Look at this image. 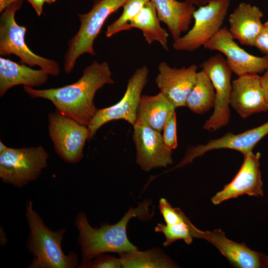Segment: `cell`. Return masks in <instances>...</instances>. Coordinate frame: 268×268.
<instances>
[{
  "label": "cell",
  "instance_id": "6da1fadb",
  "mask_svg": "<svg viewBox=\"0 0 268 268\" xmlns=\"http://www.w3.org/2000/svg\"><path fill=\"white\" fill-rule=\"evenodd\" d=\"M114 83L108 64L94 61L73 83L44 89L23 86V89L33 98L50 101L58 111L87 126L98 109L94 103L96 92L105 85Z\"/></svg>",
  "mask_w": 268,
  "mask_h": 268
},
{
  "label": "cell",
  "instance_id": "7a4b0ae2",
  "mask_svg": "<svg viewBox=\"0 0 268 268\" xmlns=\"http://www.w3.org/2000/svg\"><path fill=\"white\" fill-rule=\"evenodd\" d=\"M151 202L146 200L136 208H131L122 219L111 225L104 223L98 228L92 227L86 214L79 212L75 219V225L79 231L78 243L81 247L83 263L90 261L96 256L106 253L118 254L137 249L129 240L127 227L133 217L147 220L153 213L148 212Z\"/></svg>",
  "mask_w": 268,
  "mask_h": 268
},
{
  "label": "cell",
  "instance_id": "3957f363",
  "mask_svg": "<svg viewBox=\"0 0 268 268\" xmlns=\"http://www.w3.org/2000/svg\"><path fill=\"white\" fill-rule=\"evenodd\" d=\"M26 217L29 228L26 246L33 255L30 268H74L78 267V256L65 254L62 242L65 229L54 231L44 223L33 209L31 201L26 204Z\"/></svg>",
  "mask_w": 268,
  "mask_h": 268
},
{
  "label": "cell",
  "instance_id": "277c9868",
  "mask_svg": "<svg viewBox=\"0 0 268 268\" xmlns=\"http://www.w3.org/2000/svg\"><path fill=\"white\" fill-rule=\"evenodd\" d=\"M128 0H96L91 9L78 14L80 26L77 32L69 41L64 57L66 73H70L75 62L84 54L96 55L94 42L107 19L123 6Z\"/></svg>",
  "mask_w": 268,
  "mask_h": 268
},
{
  "label": "cell",
  "instance_id": "5b68a950",
  "mask_svg": "<svg viewBox=\"0 0 268 268\" xmlns=\"http://www.w3.org/2000/svg\"><path fill=\"white\" fill-rule=\"evenodd\" d=\"M22 3V0L16 1L1 12L0 55H14L19 58V63L30 67L38 66L49 75L57 76L60 72L58 63L35 54L26 44L25 36L27 28L17 24L15 19V12L21 8Z\"/></svg>",
  "mask_w": 268,
  "mask_h": 268
},
{
  "label": "cell",
  "instance_id": "8992f818",
  "mask_svg": "<svg viewBox=\"0 0 268 268\" xmlns=\"http://www.w3.org/2000/svg\"><path fill=\"white\" fill-rule=\"evenodd\" d=\"M49 154L41 145L11 148L0 141V178L21 188L36 180L47 166Z\"/></svg>",
  "mask_w": 268,
  "mask_h": 268
},
{
  "label": "cell",
  "instance_id": "52a82bcc",
  "mask_svg": "<svg viewBox=\"0 0 268 268\" xmlns=\"http://www.w3.org/2000/svg\"><path fill=\"white\" fill-rule=\"evenodd\" d=\"M231 0H210L195 10L194 25L186 34L174 41L178 51H194L211 39L222 28Z\"/></svg>",
  "mask_w": 268,
  "mask_h": 268
},
{
  "label": "cell",
  "instance_id": "ba28073f",
  "mask_svg": "<svg viewBox=\"0 0 268 268\" xmlns=\"http://www.w3.org/2000/svg\"><path fill=\"white\" fill-rule=\"evenodd\" d=\"M148 69L146 66L137 68L129 79L122 99L115 104L97 109L87 126L88 141L104 125L114 120H124L133 126L136 120V113L142 91L147 83Z\"/></svg>",
  "mask_w": 268,
  "mask_h": 268
},
{
  "label": "cell",
  "instance_id": "9c48e42d",
  "mask_svg": "<svg viewBox=\"0 0 268 268\" xmlns=\"http://www.w3.org/2000/svg\"><path fill=\"white\" fill-rule=\"evenodd\" d=\"M48 119L49 136L57 154L67 163L79 162L89 136L87 126L57 110L49 113Z\"/></svg>",
  "mask_w": 268,
  "mask_h": 268
},
{
  "label": "cell",
  "instance_id": "30bf717a",
  "mask_svg": "<svg viewBox=\"0 0 268 268\" xmlns=\"http://www.w3.org/2000/svg\"><path fill=\"white\" fill-rule=\"evenodd\" d=\"M200 67L208 75L215 90L214 111L203 125L205 130L213 132L229 122L232 71L220 53L209 58Z\"/></svg>",
  "mask_w": 268,
  "mask_h": 268
},
{
  "label": "cell",
  "instance_id": "8fae6325",
  "mask_svg": "<svg viewBox=\"0 0 268 268\" xmlns=\"http://www.w3.org/2000/svg\"><path fill=\"white\" fill-rule=\"evenodd\" d=\"M203 46L224 55L232 72L237 76L258 74L268 68V55L259 57L246 51L234 41L227 27H222Z\"/></svg>",
  "mask_w": 268,
  "mask_h": 268
},
{
  "label": "cell",
  "instance_id": "7c38bea8",
  "mask_svg": "<svg viewBox=\"0 0 268 268\" xmlns=\"http://www.w3.org/2000/svg\"><path fill=\"white\" fill-rule=\"evenodd\" d=\"M133 129L136 162L143 170L148 172L172 164V150L166 146L161 132L139 122L134 124Z\"/></svg>",
  "mask_w": 268,
  "mask_h": 268
},
{
  "label": "cell",
  "instance_id": "4fadbf2b",
  "mask_svg": "<svg viewBox=\"0 0 268 268\" xmlns=\"http://www.w3.org/2000/svg\"><path fill=\"white\" fill-rule=\"evenodd\" d=\"M244 161L233 180L212 198L215 205L240 196L263 197V182L260 170L259 152H250L244 155Z\"/></svg>",
  "mask_w": 268,
  "mask_h": 268
},
{
  "label": "cell",
  "instance_id": "5bb4252c",
  "mask_svg": "<svg viewBox=\"0 0 268 268\" xmlns=\"http://www.w3.org/2000/svg\"><path fill=\"white\" fill-rule=\"evenodd\" d=\"M230 105L243 119L268 110L267 101L258 74L240 76L232 81Z\"/></svg>",
  "mask_w": 268,
  "mask_h": 268
},
{
  "label": "cell",
  "instance_id": "9a60e30c",
  "mask_svg": "<svg viewBox=\"0 0 268 268\" xmlns=\"http://www.w3.org/2000/svg\"><path fill=\"white\" fill-rule=\"evenodd\" d=\"M195 238L204 239L213 245L234 267L267 268V256L251 249L245 243L230 240L220 229L203 231L197 228Z\"/></svg>",
  "mask_w": 268,
  "mask_h": 268
},
{
  "label": "cell",
  "instance_id": "2e32d148",
  "mask_svg": "<svg viewBox=\"0 0 268 268\" xmlns=\"http://www.w3.org/2000/svg\"><path fill=\"white\" fill-rule=\"evenodd\" d=\"M197 69L196 65L177 68L171 67L165 62L159 64L155 83L160 92L176 108L185 106L187 97L196 81Z\"/></svg>",
  "mask_w": 268,
  "mask_h": 268
},
{
  "label": "cell",
  "instance_id": "e0dca14e",
  "mask_svg": "<svg viewBox=\"0 0 268 268\" xmlns=\"http://www.w3.org/2000/svg\"><path fill=\"white\" fill-rule=\"evenodd\" d=\"M268 134V122L240 134L227 133L220 138L209 140L205 144L199 145L190 149L174 169L192 163L196 158L215 149H230L238 151L245 155L252 152L256 144Z\"/></svg>",
  "mask_w": 268,
  "mask_h": 268
},
{
  "label": "cell",
  "instance_id": "ac0fdd59",
  "mask_svg": "<svg viewBox=\"0 0 268 268\" xmlns=\"http://www.w3.org/2000/svg\"><path fill=\"white\" fill-rule=\"evenodd\" d=\"M263 16L259 7L242 2L228 17V30L241 45L254 47L263 26Z\"/></svg>",
  "mask_w": 268,
  "mask_h": 268
},
{
  "label": "cell",
  "instance_id": "d6986e66",
  "mask_svg": "<svg viewBox=\"0 0 268 268\" xmlns=\"http://www.w3.org/2000/svg\"><path fill=\"white\" fill-rule=\"evenodd\" d=\"M49 74L44 69H34L26 65L8 59L0 58V96L18 85L32 87L40 86L48 80Z\"/></svg>",
  "mask_w": 268,
  "mask_h": 268
},
{
  "label": "cell",
  "instance_id": "ffe728a7",
  "mask_svg": "<svg viewBox=\"0 0 268 268\" xmlns=\"http://www.w3.org/2000/svg\"><path fill=\"white\" fill-rule=\"evenodd\" d=\"M150 0L156 8L159 20L166 25L174 41L189 30L196 10L194 4L187 0Z\"/></svg>",
  "mask_w": 268,
  "mask_h": 268
},
{
  "label": "cell",
  "instance_id": "44dd1931",
  "mask_svg": "<svg viewBox=\"0 0 268 268\" xmlns=\"http://www.w3.org/2000/svg\"><path fill=\"white\" fill-rule=\"evenodd\" d=\"M175 108L161 92L153 96L142 95L137 110L136 122L143 123L161 132Z\"/></svg>",
  "mask_w": 268,
  "mask_h": 268
},
{
  "label": "cell",
  "instance_id": "7402d4cb",
  "mask_svg": "<svg viewBox=\"0 0 268 268\" xmlns=\"http://www.w3.org/2000/svg\"><path fill=\"white\" fill-rule=\"evenodd\" d=\"M156 8L150 0L130 23L131 28L140 30L146 42L151 44L158 42L165 50H168L169 34L162 28Z\"/></svg>",
  "mask_w": 268,
  "mask_h": 268
},
{
  "label": "cell",
  "instance_id": "603a6c76",
  "mask_svg": "<svg viewBox=\"0 0 268 268\" xmlns=\"http://www.w3.org/2000/svg\"><path fill=\"white\" fill-rule=\"evenodd\" d=\"M122 268H176L177 265L158 248L145 251L137 249L119 254Z\"/></svg>",
  "mask_w": 268,
  "mask_h": 268
},
{
  "label": "cell",
  "instance_id": "cb8c5ba5",
  "mask_svg": "<svg viewBox=\"0 0 268 268\" xmlns=\"http://www.w3.org/2000/svg\"><path fill=\"white\" fill-rule=\"evenodd\" d=\"M215 90L207 74L198 71L195 83L189 94L185 106L197 114H203L214 107Z\"/></svg>",
  "mask_w": 268,
  "mask_h": 268
},
{
  "label": "cell",
  "instance_id": "d4e9b609",
  "mask_svg": "<svg viewBox=\"0 0 268 268\" xmlns=\"http://www.w3.org/2000/svg\"><path fill=\"white\" fill-rule=\"evenodd\" d=\"M197 229L186 216L183 221L174 224L159 223L155 227V231L164 234L165 241L163 245L167 247L179 240H183L187 244H191L195 238Z\"/></svg>",
  "mask_w": 268,
  "mask_h": 268
},
{
  "label": "cell",
  "instance_id": "484cf974",
  "mask_svg": "<svg viewBox=\"0 0 268 268\" xmlns=\"http://www.w3.org/2000/svg\"><path fill=\"white\" fill-rule=\"evenodd\" d=\"M149 0H128L123 6L121 15L107 26L105 31L106 37L110 38L120 32L131 30V22Z\"/></svg>",
  "mask_w": 268,
  "mask_h": 268
},
{
  "label": "cell",
  "instance_id": "4316f807",
  "mask_svg": "<svg viewBox=\"0 0 268 268\" xmlns=\"http://www.w3.org/2000/svg\"><path fill=\"white\" fill-rule=\"evenodd\" d=\"M176 115L174 111L169 116L163 128L162 137L166 146L173 150L178 146Z\"/></svg>",
  "mask_w": 268,
  "mask_h": 268
},
{
  "label": "cell",
  "instance_id": "83f0119b",
  "mask_svg": "<svg viewBox=\"0 0 268 268\" xmlns=\"http://www.w3.org/2000/svg\"><path fill=\"white\" fill-rule=\"evenodd\" d=\"M159 208L166 224H174L183 221L186 216L183 212L178 207H173L164 198L159 201Z\"/></svg>",
  "mask_w": 268,
  "mask_h": 268
},
{
  "label": "cell",
  "instance_id": "f1b7e54d",
  "mask_svg": "<svg viewBox=\"0 0 268 268\" xmlns=\"http://www.w3.org/2000/svg\"><path fill=\"white\" fill-rule=\"evenodd\" d=\"M92 261L83 263L78 268H120L122 265L119 258L113 256L102 254L94 258Z\"/></svg>",
  "mask_w": 268,
  "mask_h": 268
},
{
  "label": "cell",
  "instance_id": "f546056e",
  "mask_svg": "<svg viewBox=\"0 0 268 268\" xmlns=\"http://www.w3.org/2000/svg\"><path fill=\"white\" fill-rule=\"evenodd\" d=\"M254 47L265 55H268V20L264 23L262 29L256 40Z\"/></svg>",
  "mask_w": 268,
  "mask_h": 268
},
{
  "label": "cell",
  "instance_id": "4dcf8cb0",
  "mask_svg": "<svg viewBox=\"0 0 268 268\" xmlns=\"http://www.w3.org/2000/svg\"><path fill=\"white\" fill-rule=\"evenodd\" d=\"M32 6L38 16H40L43 12V5L47 0H26Z\"/></svg>",
  "mask_w": 268,
  "mask_h": 268
},
{
  "label": "cell",
  "instance_id": "1f68e13d",
  "mask_svg": "<svg viewBox=\"0 0 268 268\" xmlns=\"http://www.w3.org/2000/svg\"><path fill=\"white\" fill-rule=\"evenodd\" d=\"M261 82L265 98L268 102V68L264 74L261 76Z\"/></svg>",
  "mask_w": 268,
  "mask_h": 268
},
{
  "label": "cell",
  "instance_id": "d6a6232c",
  "mask_svg": "<svg viewBox=\"0 0 268 268\" xmlns=\"http://www.w3.org/2000/svg\"><path fill=\"white\" fill-rule=\"evenodd\" d=\"M18 0H0V13L2 12L6 8H7L12 3Z\"/></svg>",
  "mask_w": 268,
  "mask_h": 268
},
{
  "label": "cell",
  "instance_id": "836d02e7",
  "mask_svg": "<svg viewBox=\"0 0 268 268\" xmlns=\"http://www.w3.org/2000/svg\"><path fill=\"white\" fill-rule=\"evenodd\" d=\"M194 5L200 6L206 4L210 0H186Z\"/></svg>",
  "mask_w": 268,
  "mask_h": 268
},
{
  "label": "cell",
  "instance_id": "e575fe53",
  "mask_svg": "<svg viewBox=\"0 0 268 268\" xmlns=\"http://www.w3.org/2000/svg\"><path fill=\"white\" fill-rule=\"evenodd\" d=\"M56 1V0H47V3L48 4H51L52 3Z\"/></svg>",
  "mask_w": 268,
  "mask_h": 268
},
{
  "label": "cell",
  "instance_id": "d590c367",
  "mask_svg": "<svg viewBox=\"0 0 268 268\" xmlns=\"http://www.w3.org/2000/svg\"><path fill=\"white\" fill-rule=\"evenodd\" d=\"M266 264H267V268H268V256H267V258Z\"/></svg>",
  "mask_w": 268,
  "mask_h": 268
}]
</instances>
